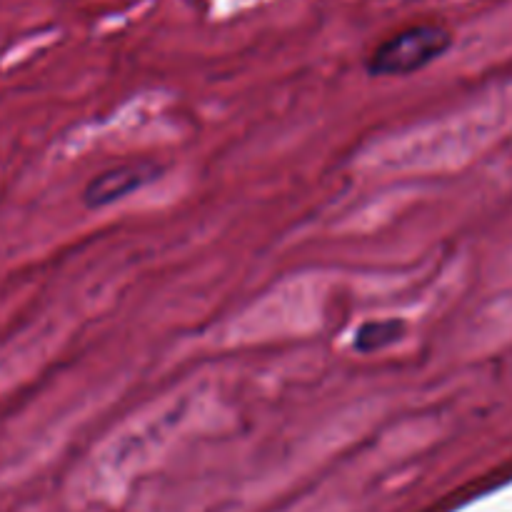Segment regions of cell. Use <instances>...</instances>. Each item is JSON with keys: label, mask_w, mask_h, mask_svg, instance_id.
<instances>
[{"label": "cell", "mask_w": 512, "mask_h": 512, "mask_svg": "<svg viewBox=\"0 0 512 512\" xmlns=\"http://www.w3.org/2000/svg\"><path fill=\"white\" fill-rule=\"evenodd\" d=\"M453 33L438 23H418L385 38L368 58V73L375 78H405L445 55Z\"/></svg>", "instance_id": "6da1fadb"}, {"label": "cell", "mask_w": 512, "mask_h": 512, "mask_svg": "<svg viewBox=\"0 0 512 512\" xmlns=\"http://www.w3.org/2000/svg\"><path fill=\"white\" fill-rule=\"evenodd\" d=\"M158 175L160 168L155 163H150V160H135V163L115 165V168L98 173L88 185H85L83 203L88 205L90 210L105 208V205L115 203V200H123L125 195L145 188V185L153 183Z\"/></svg>", "instance_id": "7a4b0ae2"}, {"label": "cell", "mask_w": 512, "mask_h": 512, "mask_svg": "<svg viewBox=\"0 0 512 512\" xmlns=\"http://www.w3.org/2000/svg\"><path fill=\"white\" fill-rule=\"evenodd\" d=\"M405 335V320L398 318H385V320H373V323H365L363 328L355 333V350L358 353H375V350H383L388 345L398 343Z\"/></svg>", "instance_id": "3957f363"}]
</instances>
